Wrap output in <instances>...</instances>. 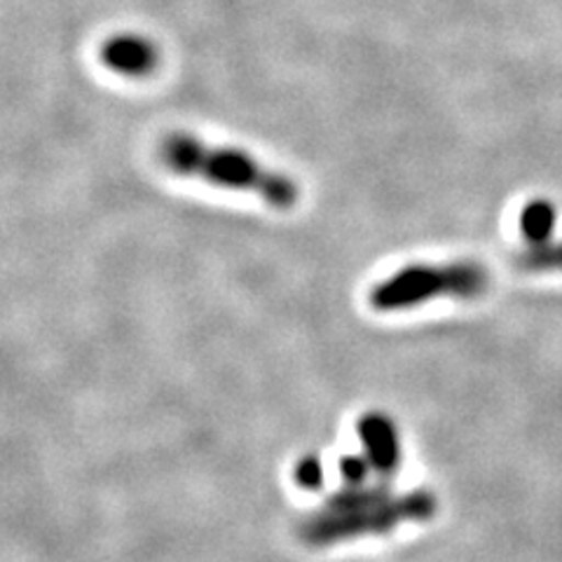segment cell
I'll return each mask as SVG.
<instances>
[{
  "label": "cell",
  "mask_w": 562,
  "mask_h": 562,
  "mask_svg": "<svg viewBox=\"0 0 562 562\" xmlns=\"http://www.w3.org/2000/svg\"><path fill=\"white\" fill-rule=\"evenodd\" d=\"M434 514L436 497L429 490L394 495L386 483L345 485L324 502L319 512L301 522L297 535L310 547H333L355 537L386 535L401 522L429 520Z\"/></svg>",
  "instance_id": "cell-1"
},
{
  "label": "cell",
  "mask_w": 562,
  "mask_h": 562,
  "mask_svg": "<svg viewBox=\"0 0 562 562\" xmlns=\"http://www.w3.org/2000/svg\"><path fill=\"white\" fill-rule=\"evenodd\" d=\"M160 162L179 176H192L211 186L254 192L274 209H293L301 188L284 171L258 162L254 155L231 146L204 144L188 132H171L157 146Z\"/></svg>",
  "instance_id": "cell-2"
},
{
  "label": "cell",
  "mask_w": 562,
  "mask_h": 562,
  "mask_svg": "<svg viewBox=\"0 0 562 562\" xmlns=\"http://www.w3.org/2000/svg\"><path fill=\"white\" fill-rule=\"evenodd\" d=\"M490 286V270L479 260H454L443 266H406L373 286L368 301L378 312L419 307L434 297H479Z\"/></svg>",
  "instance_id": "cell-3"
},
{
  "label": "cell",
  "mask_w": 562,
  "mask_h": 562,
  "mask_svg": "<svg viewBox=\"0 0 562 562\" xmlns=\"http://www.w3.org/2000/svg\"><path fill=\"white\" fill-rule=\"evenodd\" d=\"M99 59L125 78H148L160 66V47L140 33H117L99 47Z\"/></svg>",
  "instance_id": "cell-4"
},
{
  "label": "cell",
  "mask_w": 562,
  "mask_h": 562,
  "mask_svg": "<svg viewBox=\"0 0 562 562\" xmlns=\"http://www.w3.org/2000/svg\"><path fill=\"white\" fill-rule=\"evenodd\" d=\"M357 434L368 462L382 479H390L401 467V438L394 422L384 413H366L357 422Z\"/></svg>",
  "instance_id": "cell-5"
},
{
  "label": "cell",
  "mask_w": 562,
  "mask_h": 562,
  "mask_svg": "<svg viewBox=\"0 0 562 562\" xmlns=\"http://www.w3.org/2000/svg\"><path fill=\"white\" fill-rule=\"evenodd\" d=\"M555 221H558V211L551 200H532L527 202L520 211V235L525 237L527 244H543L551 241L553 231H555Z\"/></svg>",
  "instance_id": "cell-6"
},
{
  "label": "cell",
  "mask_w": 562,
  "mask_h": 562,
  "mask_svg": "<svg viewBox=\"0 0 562 562\" xmlns=\"http://www.w3.org/2000/svg\"><path fill=\"white\" fill-rule=\"evenodd\" d=\"M516 266L525 272H562V239L527 246Z\"/></svg>",
  "instance_id": "cell-7"
},
{
  "label": "cell",
  "mask_w": 562,
  "mask_h": 562,
  "mask_svg": "<svg viewBox=\"0 0 562 562\" xmlns=\"http://www.w3.org/2000/svg\"><path fill=\"white\" fill-rule=\"evenodd\" d=\"M293 481L307 492H316L324 487V464L316 454H307L303 460H297L293 469Z\"/></svg>",
  "instance_id": "cell-8"
},
{
  "label": "cell",
  "mask_w": 562,
  "mask_h": 562,
  "mask_svg": "<svg viewBox=\"0 0 562 562\" xmlns=\"http://www.w3.org/2000/svg\"><path fill=\"white\" fill-rule=\"evenodd\" d=\"M373 471L368 457H359V454H347L340 460V476L345 481V485H363L368 473Z\"/></svg>",
  "instance_id": "cell-9"
}]
</instances>
